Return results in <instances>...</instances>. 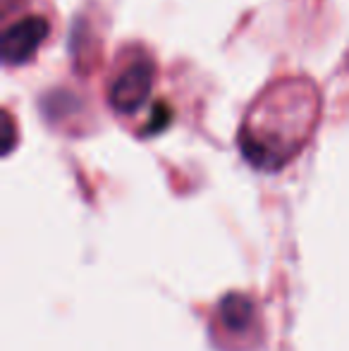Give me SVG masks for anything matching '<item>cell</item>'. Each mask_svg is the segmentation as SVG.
<instances>
[{
  "mask_svg": "<svg viewBox=\"0 0 349 351\" xmlns=\"http://www.w3.org/2000/svg\"><path fill=\"white\" fill-rule=\"evenodd\" d=\"M323 91L309 74L285 72L265 82L239 122L237 146L256 170L278 172L294 160L318 130Z\"/></svg>",
  "mask_w": 349,
  "mask_h": 351,
  "instance_id": "obj_1",
  "label": "cell"
},
{
  "mask_svg": "<svg viewBox=\"0 0 349 351\" xmlns=\"http://www.w3.org/2000/svg\"><path fill=\"white\" fill-rule=\"evenodd\" d=\"M160 82V67L156 56L144 43H127L115 56L110 72L106 79V101L108 108L132 127L136 134H151L165 125L160 115H168V108L156 101V88Z\"/></svg>",
  "mask_w": 349,
  "mask_h": 351,
  "instance_id": "obj_2",
  "label": "cell"
},
{
  "mask_svg": "<svg viewBox=\"0 0 349 351\" xmlns=\"http://www.w3.org/2000/svg\"><path fill=\"white\" fill-rule=\"evenodd\" d=\"M56 19L48 10L24 8L17 14L5 12L3 32H0V53L8 67L27 65L36 53L53 38Z\"/></svg>",
  "mask_w": 349,
  "mask_h": 351,
  "instance_id": "obj_3",
  "label": "cell"
}]
</instances>
